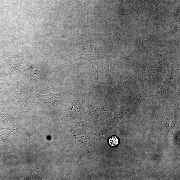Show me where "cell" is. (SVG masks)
<instances>
[{"label": "cell", "mask_w": 180, "mask_h": 180, "mask_svg": "<svg viewBox=\"0 0 180 180\" xmlns=\"http://www.w3.org/2000/svg\"><path fill=\"white\" fill-rule=\"evenodd\" d=\"M83 43L82 51L80 56L78 59L75 60V61L81 59H87L92 64V68L95 70L97 73V77L98 84V85L99 68L100 67L99 64L96 59L94 54L93 48L89 47L87 44L83 42L81 39H80Z\"/></svg>", "instance_id": "obj_1"}, {"label": "cell", "mask_w": 180, "mask_h": 180, "mask_svg": "<svg viewBox=\"0 0 180 180\" xmlns=\"http://www.w3.org/2000/svg\"><path fill=\"white\" fill-rule=\"evenodd\" d=\"M48 87L49 89L50 93L49 94L42 95L33 93L34 96L45 104L47 105L54 104L58 102L61 99H63L64 96L66 94V93L64 92L57 94L53 93L51 92L49 87Z\"/></svg>", "instance_id": "obj_2"}, {"label": "cell", "mask_w": 180, "mask_h": 180, "mask_svg": "<svg viewBox=\"0 0 180 180\" xmlns=\"http://www.w3.org/2000/svg\"><path fill=\"white\" fill-rule=\"evenodd\" d=\"M119 139L115 136H113L109 139V143L112 146H116L118 144Z\"/></svg>", "instance_id": "obj_3"}]
</instances>
